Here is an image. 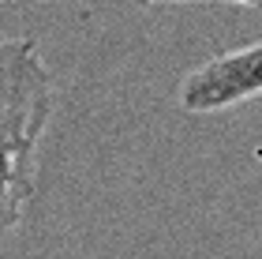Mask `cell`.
Here are the masks:
<instances>
[{
  "instance_id": "6da1fadb",
  "label": "cell",
  "mask_w": 262,
  "mask_h": 259,
  "mask_svg": "<svg viewBox=\"0 0 262 259\" xmlns=\"http://www.w3.org/2000/svg\"><path fill=\"white\" fill-rule=\"evenodd\" d=\"M56 83L30 38H0V237L34 195L38 147L53 121Z\"/></svg>"
},
{
  "instance_id": "7a4b0ae2",
  "label": "cell",
  "mask_w": 262,
  "mask_h": 259,
  "mask_svg": "<svg viewBox=\"0 0 262 259\" xmlns=\"http://www.w3.org/2000/svg\"><path fill=\"white\" fill-rule=\"evenodd\" d=\"M251 98H262V42L202 61L184 75L180 90H176L180 109L195 116L232 109Z\"/></svg>"
},
{
  "instance_id": "3957f363",
  "label": "cell",
  "mask_w": 262,
  "mask_h": 259,
  "mask_svg": "<svg viewBox=\"0 0 262 259\" xmlns=\"http://www.w3.org/2000/svg\"><path fill=\"white\" fill-rule=\"evenodd\" d=\"M229 4H255V0H229Z\"/></svg>"
},
{
  "instance_id": "277c9868",
  "label": "cell",
  "mask_w": 262,
  "mask_h": 259,
  "mask_svg": "<svg viewBox=\"0 0 262 259\" xmlns=\"http://www.w3.org/2000/svg\"><path fill=\"white\" fill-rule=\"evenodd\" d=\"M255 4H262V0H255Z\"/></svg>"
}]
</instances>
